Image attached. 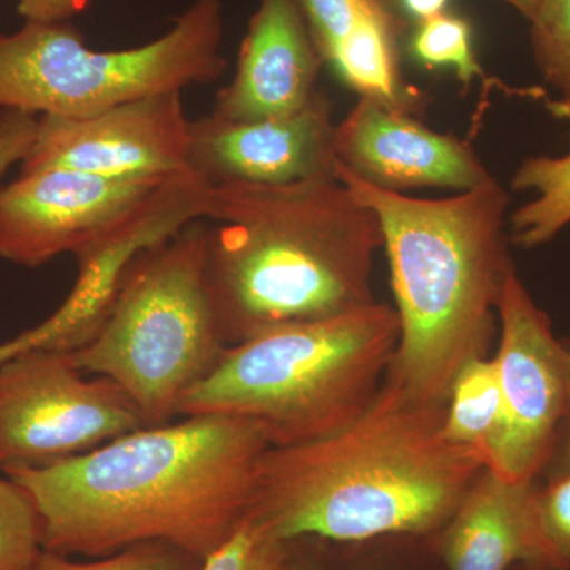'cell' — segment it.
I'll list each match as a JSON object with an SVG mask.
<instances>
[{"mask_svg": "<svg viewBox=\"0 0 570 570\" xmlns=\"http://www.w3.org/2000/svg\"><path fill=\"white\" fill-rule=\"evenodd\" d=\"M268 448L254 420L187 415L3 474L32 499L43 550L104 558L164 542L204 560L249 512L255 469Z\"/></svg>", "mask_w": 570, "mask_h": 570, "instance_id": "cell-1", "label": "cell"}, {"mask_svg": "<svg viewBox=\"0 0 570 570\" xmlns=\"http://www.w3.org/2000/svg\"><path fill=\"white\" fill-rule=\"evenodd\" d=\"M444 407L385 379L366 411L337 433L269 445L247 513L285 543L442 530L487 468L478 450L442 436Z\"/></svg>", "mask_w": 570, "mask_h": 570, "instance_id": "cell-2", "label": "cell"}, {"mask_svg": "<svg viewBox=\"0 0 570 570\" xmlns=\"http://www.w3.org/2000/svg\"><path fill=\"white\" fill-rule=\"evenodd\" d=\"M204 219L206 287L227 347L376 302L381 223L336 176L209 186Z\"/></svg>", "mask_w": 570, "mask_h": 570, "instance_id": "cell-3", "label": "cell"}, {"mask_svg": "<svg viewBox=\"0 0 570 570\" xmlns=\"http://www.w3.org/2000/svg\"><path fill=\"white\" fill-rule=\"evenodd\" d=\"M335 175L381 223L400 341L389 381L445 406L461 366L485 355L510 269L504 224L509 194L489 181L455 197H407L371 186L335 164Z\"/></svg>", "mask_w": 570, "mask_h": 570, "instance_id": "cell-4", "label": "cell"}, {"mask_svg": "<svg viewBox=\"0 0 570 570\" xmlns=\"http://www.w3.org/2000/svg\"><path fill=\"white\" fill-rule=\"evenodd\" d=\"M400 332L395 307L377 302L268 330L225 348L212 373L183 396L178 417L254 420L273 448L330 436L373 403Z\"/></svg>", "mask_w": 570, "mask_h": 570, "instance_id": "cell-5", "label": "cell"}, {"mask_svg": "<svg viewBox=\"0 0 570 570\" xmlns=\"http://www.w3.org/2000/svg\"><path fill=\"white\" fill-rule=\"evenodd\" d=\"M206 232L197 219L145 250L100 332L70 352L82 373L111 379L132 397L146 426L178 417L183 396L227 348L206 287Z\"/></svg>", "mask_w": 570, "mask_h": 570, "instance_id": "cell-6", "label": "cell"}, {"mask_svg": "<svg viewBox=\"0 0 570 570\" xmlns=\"http://www.w3.org/2000/svg\"><path fill=\"white\" fill-rule=\"evenodd\" d=\"M220 0H195L159 39L119 51L86 47L71 22L26 21L0 33V110L88 118L164 92L219 80Z\"/></svg>", "mask_w": 570, "mask_h": 570, "instance_id": "cell-7", "label": "cell"}, {"mask_svg": "<svg viewBox=\"0 0 570 570\" xmlns=\"http://www.w3.org/2000/svg\"><path fill=\"white\" fill-rule=\"evenodd\" d=\"M70 352L32 348L0 365V469L73 459L145 428L111 379L86 377Z\"/></svg>", "mask_w": 570, "mask_h": 570, "instance_id": "cell-8", "label": "cell"}, {"mask_svg": "<svg viewBox=\"0 0 570 570\" xmlns=\"http://www.w3.org/2000/svg\"><path fill=\"white\" fill-rule=\"evenodd\" d=\"M497 316L502 420L487 469L528 482L549 466L568 412L564 343L554 337L549 316L535 305L515 266L502 284Z\"/></svg>", "mask_w": 570, "mask_h": 570, "instance_id": "cell-9", "label": "cell"}, {"mask_svg": "<svg viewBox=\"0 0 570 570\" xmlns=\"http://www.w3.org/2000/svg\"><path fill=\"white\" fill-rule=\"evenodd\" d=\"M181 92L142 97L88 118L39 116L20 175L70 170L105 178H168L189 171Z\"/></svg>", "mask_w": 570, "mask_h": 570, "instance_id": "cell-10", "label": "cell"}, {"mask_svg": "<svg viewBox=\"0 0 570 570\" xmlns=\"http://www.w3.org/2000/svg\"><path fill=\"white\" fill-rule=\"evenodd\" d=\"M212 184L193 170L165 179L134 212L75 254L78 277L69 296L47 321L21 333L29 351L77 352L102 328L130 266L145 250L204 219Z\"/></svg>", "mask_w": 570, "mask_h": 570, "instance_id": "cell-11", "label": "cell"}, {"mask_svg": "<svg viewBox=\"0 0 570 570\" xmlns=\"http://www.w3.org/2000/svg\"><path fill=\"white\" fill-rule=\"evenodd\" d=\"M165 179L70 170L18 175L0 184V261L39 268L59 255L78 254Z\"/></svg>", "mask_w": 570, "mask_h": 570, "instance_id": "cell-12", "label": "cell"}, {"mask_svg": "<svg viewBox=\"0 0 570 570\" xmlns=\"http://www.w3.org/2000/svg\"><path fill=\"white\" fill-rule=\"evenodd\" d=\"M332 100L317 91L302 110L234 122L213 112L189 124V170L212 186H285L335 175Z\"/></svg>", "mask_w": 570, "mask_h": 570, "instance_id": "cell-13", "label": "cell"}, {"mask_svg": "<svg viewBox=\"0 0 570 570\" xmlns=\"http://www.w3.org/2000/svg\"><path fill=\"white\" fill-rule=\"evenodd\" d=\"M333 149L356 178L390 193L420 187L466 193L491 178L469 142L367 99L336 124Z\"/></svg>", "mask_w": 570, "mask_h": 570, "instance_id": "cell-14", "label": "cell"}, {"mask_svg": "<svg viewBox=\"0 0 570 570\" xmlns=\"http://www.w3.org/2000/svg\"><path fill=\"white\" fill-rule=\"evenodd\" d=\"M322 59L296 0H261L239 47L235 77L213 115L250 122L302 110L318 91Z\"/></svg>", "mask_w": 570, "mask_h": 570, "instance_id": "cell-15", "label": "cell"}, {"mask_svg": "<svg viewBox=\"0 0 570 570\" xmlns=\"http://www.w3.org/2000/svg\"><path fill=\"white\" fill-rule=\"evenodd\" d=\"M324 62L360 94L409 116L425 112L428 97L404 80L400 37L404 21L382 0H296Z\"/></svg>", "mask_w": 570, "mask_h": 570, "instance_id": "cell-16", "label": "cell"}, {"mask_svg": "<svg viewBox=\"0 0 570 570\" xmlns=\"http://www.w3.org/2000/svg\"><path fill=\"white\" fill-rule=\"evenodd\" d=\"M538 489L535 480L513 482L483 469L442 528L448 570H551L535 512Z\"/></svg>", "mask_w": 570, "mask_h": 570, "instance_id": "cell-17", "label": "cell"}, {"mask_svg": "<svg viewBox=\"0 0 570 570\" xmlns=\"http://www.w3.org/2000/svg\"><path fill=\"white\" fill-rule=\"evenodd\" d=\"M502 420V397L493 358L475 355L453 377L441 433L450 444L478 450L489 459Z\"/></svg>", "mask_w": 570, "mask_h": 570, "instance_id": "cell-18", "label": "cell"}, {"mask_svg": "<svg viewBox=\"0 0 570 570\" xmlns=\"http://www.w3.org/2000/svg\"><path fill=\"white\" fill-rule=\"evenodd\" d=\"M517 193H534L530 204L510 216L515 245H547L570 224V151L562 156L528 157L512 176Z\"/></svg>", "mask_w": 570, "mask_h": 570, "instance_id": "cell-19", "label": "cell"}, {"mask_svg": "<svg viewBox=\"0 0 570 570\" xmlns=\"http://www.w3.org/2000/svg\"><path fill=\"white\" fill-rule=\"evenodd\" d=\"M528 21L535 67L558 94L550 110L570 122V0H538Z\"/></svg>", "mask_w": 570, "mask_h": 570, "instance_id": "cell-20", "label": "cell"}, {"mask_svg": "<svg viewBox=\"0 0 570 570\" xmlns=\"http://www.w3.org/2000/svg\"><path fill=\"white\" fill-rule=\"evenodd\" d=\"M43 551L39 513L14 480L0 478V570H31Z\"/></svg>", "mask_w": 570, "mask_h": 570, "instance_id": "cell-21", "label": "cell"}, {"mask_svg": "<svg viewBox=\"0 0 570 570\" xmlns=\"http://www.w3.org/2000/svg\"><path fill=\"white\" fill-rule=\"evenodd\" d=\"M412 51L426 66L452 67L464 86L485 75L472 50L468 22L453 14L441 13L419 21Z\"/></svg>", "mask_w": 570, "mask_h": 570, "instance_id": "cell-22", "label": "cell"}, {"mask_svg": "<svg viewBox=\"0 0 570 570\" xmlns=\"http://www.w3.org/2000/svg\"><path fill=\"white\" fill-rule=\"evenodd\" d=\"M288 543L273 538L247 513L198 570H288Z\"/></svg>", "mask_w": 570, "mask_h": 570, "instance_id": "cell-23", "label": "cell"}, {"mask_svg": "<svg viewBox=\"0 0 570 570\" xmlns=\"http://www.w3.org/2000/svg\"><path fill=\"white\" fill-rule=\"evenodd\" d=\"M202 560L164 542H145L99 560L78 562L43 550L31 570H198Z\"/></svg>", "mask_w": 570, "mask_h": 570, "instance_id": "cell-24", "label": "cell"}, {"mask_svg": "<svg viewBox=\"0 0 570 570\" xmlns=\"http://www.w3.org/2000/svg\"><path fill=\"white\" fill-rule=\"evenodd\" d=\"M535 512L551 570L570 569V472L553 475L538 489Z\"/></svg>", "mask_w": 570, "mask_h": 570, "instance_id": "cell-25", "label": "cell"}, {"mask_svg": "<svg viewBox=\"0 0 570 570\" xmlns=\"http://www.w3.org/2000/svg\"><path fill=\"white\" fill-rule=\"evenodd\" d=\"M39 118L21 110H0V184L13 165L21 164L36 138Z\"/></svg>", "mask_w": 570, "mask_h": 570, "instance_id": "cell-26", "label": "cell"}, {"mask_svg": "<svg viewBox=\"0 0 570 570\" xmlns=\"http://www.w3.org/2000/svg\"><path fill=\"white\" fill-rule=\"evenodd\" d=\"M92 0H18L17 10L24 21L70 22L91 6Z\"/></svg>", "mask_w": 570, "mask_h": 570, "instance_id": "cell-27", "label": "cell"}, {"mask_svg": "<svg viewBox=\"0 0 570 570\" xmlns=\"http://www.w3.org/2000/svg\"><path fill=\"white\" fill-rule=\"evenodd\" d=\"M564 363L566 379H568V412H566L564 423H562L560 436H558L557 448L551 455L550 461H553L551 478L570 472V344H564Z\"/></svg>", "mask_w": 570, "mask_h": 570, "instance_id": "cell-28", "label": "cell"}, {"mask_svg": "<svg viewBox=\"0 0 570 570\" xmlns=\"http://www.w3.org/2000/svg\"><path fill=\"white\" fill-rule=\"evenodd\" d=\"M403 3L409 13L423 21L445 13L449 0H403Z\"/></svg>", "mask_w": 570, "mask_h": 570, "instance_id": "cell-29", "label": "cell"}, {"mask_svg": "<svg viewBox=\"0 0 570 570\" xmlns=\"http://www.w3.org/2000/svg\"><path fill=\"white\" fill-rule=\"evenodd\" d=\"M29 348L22 343L21 336L14 337V340L7 341V343L0 344V365L6 363L7 360L13 358V356L28 352Z\"/></svg>", "mask_w": 570, "mask_h": 570, "instance_id": "cell-30", "label": "cell"}, {"mask_svg": "<svg viewBox=\"0 0 570 570\" xmlns=\"http://www.w3.org/2000/svg\"><path fill=\"white\" fill-rule=\"evenodd\" d=\"M502 2L509 3L517 11H520L527 20H530L532 11L538 6V0H502Z\"/></svg>", "mask_w": 570, "mask_h": 570, "instance_id": "cell-31", "label": "cell"}, {"mask_svg": "<svg viewBox=\"0 0 570 570\" xmlns=\"http://www.w3.org/2000/svg\"><path fill=\"white\" fill-rule=\"evenodd\" d=\"M288 570H305V569L296 568V566H292V564H291V568H288Z\"/></svg>", "mask_w": 570, "mask_h": 570, "instance_id": "cell-32", "label": "cell"}, {"mask_svg": "<svg viewBox=\"0 0 570 570\" xmlns=\"http://www.w3.org/2000/svg\"><path fill=\"white\" fill-rule=\"evenodd\" d=\"M528 570H543V569H539V568H531V566H528Z\"/></svg>", "mask_w": 570, "mask_h": 570, "instance_id": "cell-33", "label": "cell"}]
</instances>
